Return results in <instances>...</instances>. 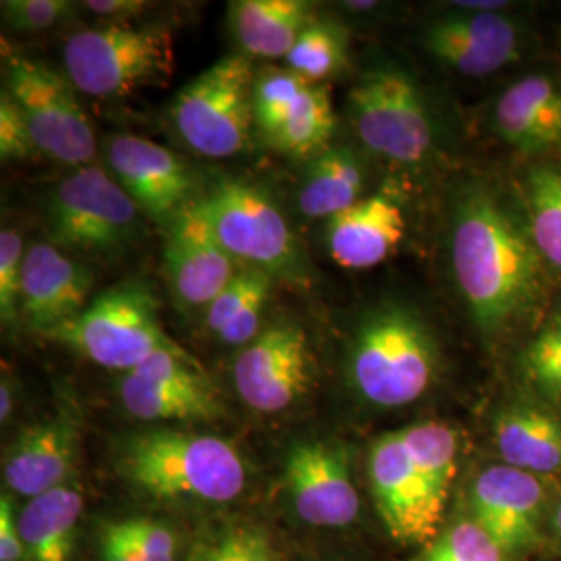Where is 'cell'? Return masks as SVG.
Instances as JSON below:
<instances>
[{"label":"cell","instance_id":"cell-37","mask_svg":"<svg viewBox=\"0 0 561 561\" xmlns=\"http://www.w3.org/2000/svg\"><path fill=\"white\" fill-rule=\"evenodd\" d=\"M38 152L30 123L9 90L0 94V157L2 161H23Z\"/></svg>","mask_w":561,"mask_h":561},{"label":"cell","instance_id":"cell-14","mask_svg":"<svg viewBox=\"0 0 561 561\" xmlns=\"http://www.w3.org/2000/svg\"><path fill=\"white\" fill-rule=\"evenodd\" d=\"M123 408L138 421L198 422L221 419L219 391L192 354H157L119 381Z\"/></svg>","mask_w":561,"mask_h":561},{"label":"cell","instance_id":"cell-35","mask_svg":"<svg viewBox=\"0 0 561 561\" xmlns=\"http://www.w3.org/2000/svg\"><path fill=\"white\" fill-rule=\"evenodd\" d=\"M76 7L67 0H2L0 13L7 30L36 34L59 25L73 15Z\"/></svg>","mask_w":561,"mask_h":561},{"label":"cell","instance_id":"cell-43","mask_svg":"<svg viewBox=\"0 0 561 561\" xmlns=\"http://www.w3.org/2000/svg\"><path fill=\"white\" fill-rule=\"evenodd\" d=\"M553 526H556V530L560 533L561 537V502L558 503V507H556V514H553Z\"/></svg>","mask_w":561,"mask_h":561},{"label":"cell","instance_id":"cell-29","mask_svg":"<svg viewBox=\"0 0 561 561\" xmlns=\"http://www.w3.org/2000/svg\"><path fill=\"white\" fill-rule=\"evenodd\" d=\"M522 208L542 262L561 275V164H533L522 178Z\"/></svg>","mask_w":561,"mask_h":561},{"label":"cell","instance_id":"cell-11","mask_svg":"<svg viewBox=\"0 0 561 561\" xmlns=\"http://www.w3.org/2000/svg\"><path fill=\"white\" fill-rule=\"evenodd\" d=\"M362 144L387 161L414 164L433 148V121L414 80L396 67L373 69L350 90Z\"/></svg>","mask_w":561,"mask_h":561},{"label":"cell","instance_id":"cell-22","mask_svg":"<svg viewBox=\"0 0 561 561\" xmlns=\"http://www.w3.org/2000/svg\"><path fill=\"white\" fill-rule=\"evenodd\" d=\"M495 129L526 157L561 150V83L535 73L505 88L495 104Z\"/></svg>","mask_w":561,"mask_h":561},{"label":"cell","instance_id":"cell-17","mask_svg":"<svg viewBox=\"0 0 561 561\" xmlns=\"http://www.w3.org/2000/svg\"><path fill=\"white\" fill-rule=\"evenodd\" d=\"M547 489L541 477L497 463L472 482L474 522L505 556L522 553L539 541V522Z\"/></svg>","mask_w":561,"mask_h":561},{"label":"cell","instance_id":"cell-18","mask_svg":"<svg viewBox=\"0 0 561 561\" xmlns=\"http://www.w3.org/2000/svg\"><path fill=\"white\" fill-rule=\"evenodd\" d=\"M238 268V262L215 238L194 198L167 227L164 275L173 296L185 308H208L236 277Z\"/></svg>","mask_w":561,"mask_h":561},{"label":"cell","instance_id":"cell-23","mask_svg":"<svg viewBox=\"0 0 561 561\" xmlns=\"http://www.w3.org/2000/svg\"><path fill=\"white\" fill-rule=\"evenodd\" d=\"M403 233L400 206L387 196H370L327 221V248L343 268H373L398 250Z\"/></svg>","mask_w":561,"mask_h":561},{"label":"cell","instance_id":"cell-3","mask_svg":"<svg viewBox=\"0 0 561 561\" xmlns=\"http://www.w3.org/2000/svg\"><path fill=\"white\" fill-rule=\"evenodd\" d=\"M119 468L136 489L161 502L229 503L248 481L245 461L231 443L173 428L127 437Z\"/></svg>","mask_w":561,"mask_h":561},{"label":"cell","instance_id":"cell-30","mask_svg":"<svg viewBox=\"0 0 561 561\" xmlns=\"http://www.w3.org/2000/svg\"><path fill=\"white\" fill-rule=\"evenodd\" d=\"M350 36L345 27L331 20H314L306 25L291 53L285 57L287 69L312 83H322L347 67Z\"/></svg>","mask_w":561,"mask_h":561},{"label":"cell","instance_id":"cell-16","mask_svg":"<svg viewBox=\"0 0 561 561\" xmlns=\"http://www.w3.org/2000/svg\"><path fill=\"white\" fill-rule=\"evenodd\" d=\"M422 46L461 76L484 78L520 59V27L507 13L454 9L424 27Z\"/></svg>","mask_w":561,"mask_h":561},{"label":"cell","instance_id":"cell-25","mask_svg":"<svg viewBox=\"0 0 561 561\" xmlns=\"http://www.w3.org/2000/svg\"><path fill=\"white\" fill-rule=\"evenodd\" d=\"M495 445L503 463L530 474L561 472V421L533 403H512L495 421Z\"/></svg>","mask_w":561,"mask_h":561},{"label":"cell","instance_id":"cell-12","mask_svg":"<svg viewBox=\"0 0 561 561\" xmlns=\"http://www.w3.org/2000/svg\"><path fill=\"white\" fill-rule=\"evenodd\" d=\"M335 111L324 83L291 69L264 67L254 80V125L273 148L294 157L321 154L335 131Z\"/></svg>","mask_w":561,"mask_h":561},{"label":"cell","instance_id":"cell-27","mask_svg":"<svg viewBox=\"0 0 561 561\" xmlns=\"http://www.w3.org/2000/svg\"><path fill=\"white\" fill-rule=\"evenodd\" d=\"M273 277L240 264L236 277L206 308V327L227 345H250L262 333V314L271 296Z\"/></svg>","mask_w":561,"mask_h":561},{"label":"cell","instance_id":"cell-5","mask_svg":"<svg viewBox=\"0 0 561 561\" xmlns=\"http://www.w3.org/2000/svg\"><path fill=\"white\" fill-rule=\"evenodd\" d=\"M65 76L92 99H123L173 76L175 41L162 23H104L71 34Z\"/></svg>","mask_w":561,"mask_h":561},{"label":"cell","instance_id":"cell-24","mask_svg":"<svg viewBox=\"0 0 561 561\" xmlns=\"http://www.w3.org/2000/svg\"><path fill=\"white\" fill-rule=\"evenodd\" d=\"M314 18L306 0H236L229 4V27L250 59H285Z\"/></svg>","mask_w":561,"mask_h":561},{"label":"cell","instance_id":"cell-28","mask_svg":"<svg viewBox=\"0 0 561 561\" xmlns=\"http://www.w3.org/2000/svg\"><path fill=\"white\" fill-rule=\"evenodd\" d=\"M364 169L350 148H329L310 162L300 185V210L310 219H331L362 201Z\"/></svg>","mask_w":561,"mask_h":561},{"label":"cell","instance_id":"cell-8","mask_svg":"<svg viewBox=\"0 0 561 561\" xmlns=\"http://www.w3.org/2000/svg\"><path fill=\"white\" fill-rule=\"evenodd\" d=\"M196 204L236 262L261 268L273 279L300 277V243L277 204L259 187L221 178L196 198Z\"/></svg>","mask_w":561,"mask_h":561},{"label":"cell","instance_id":"cell-10","mask_svg":"<svg viewBox=\"0 0 561 561\" xmlns=\"http://www.w3.org/2000/svg\"><path fill=\"white\" fill-rule=\"evenodd\" d=\"M4 90L23 108L38 152L78 169L96 157L92 123L67 76L42 60L11 55L4 60Z\"/></svg>","mask_w":561,"mask_h":561},{"label":"cell","instance_id":"cell-26","mask_svg":"<svg viewBox=\"0 0 561 561\" xmlns=\"http://www.w3.org/2000/svg\"><path fill=\"white\" fill-rule=\"evenodd\" d=\"M81 510L80 491L69 484L30 500L18 518L27 560H71Z\"/></svg>","mask_w":561,"mask_h":561},{"label":"cell","instance_id":"cell-32","mask_svg":"<svg viewBox=\"0 0 561 561\" xmlns=\"http://www.w3.org/2000/svg\"><path fill=\"white\" fill-rule=\"evenodd\" d=\"M185 561H280V558L262 526L238 522L196 542Z\"/></svg>","mask_w":561,"mask_h":561},{"label":"cell","instance_id":"cell-21","mask_svg":"<svg viewBox=\"0 0 561 561\" xmlns=\"http://www.w3.org/2000/svg\"><path fill=\"white\" fill-rule=\"evenodd\" d=\"M78 443V426L65 416L23 428L4 456V484L27 500L59 489L76 466Z\"/></svg>","mask_w":561,"mask_h":561},{"label":"cell","instance_id":"cell-36","mask_svg":"<svg viewBox=\"0 0 561 561\" xmlns=\"http://www.w3.org/2000/svg\"><path fill=\"white\" fill-rule=\"evenodd\" d=\"M117 526L140 561H175L178 539L173 530L162 522L127 518L117 522Z\"/></svg>","mask_w":561,"mask_h":561},{"label":"cell","instance_id":"cell-34","mask_svg":"<svg viewBox=\"0 0 561 561\" xmlns=\"http://www.w3.org/2000/svg\"><path fill=\"white\" fill-rule=\"evenodd\" d=\"M25 254L20 233L4 227L0 233V319L4 327L20 324Z\"/></svg>","mask_w":561,"mask_h":561},{"label":"cell","instance_id":"cell-20","mask_svg":"<svg viewBox=\"0 0 561 561\" xmlns=\"http://www.w3.org/2000/svg\"><path fill=\"white\" fill-rule=\"evenodd\" d=\"M92 271L53 243H34L25 254L20 324L48 335L76 319L90 304Z\"/></svg>","mask_w":561,"mask_h":561},{"label":"cell","instance_id":"cell-33","mask_svg":"<svg viewBox=\"0 0 561 561\" xmlns=\"http://www.w3.org/2000/svg\"><path fill=\"white\" fill-rule=\"evenodd\" d=\"M419 561H505V553L474 520L451 526Z\"/></svg>","mask_w":561,"mask_h":561},{"label":"cell","instance_id":"cell-1","mask_svg":"<svg viewBox=\"0 0 561 561\" xmlns=\"http://www.w3.org/2000/svg\"><path fill=\"white\" fill-rule=\"evenodd\" d=\"M451 264L470 319L484 337L520 327L545 296L547 264L524 215L482 183H470L458 194Z\"/></svg>","mask_w":561,"mask_h":561},{"label":"cell","instance_id":"cell-6","mask_svg":"<svg viewBox=\"0 0 561 561\" xmlns=\"http://www.w3.org/2000/svg\"><path fill=\"white\" fill-rule=\"evenodd\" d=\"M44 340L60 343L102 368L123 373L157 354H190L164 331L152 289L136 280L111 287Z\"/></svg>","mask_w":561,"mask_h":561},{"label":"cell","instance_id":"cell-2","mask_svg":"<svg viewBox=\"0 0 561 561\" xmlns=\"http://www.w3.org/2000/svg\"><path fill=\"white\" fill-rule=\"evenodd\" d=\"M456 428L419 422L370 445L368 479L382 522L401 542L433 541L458 472Z\"/></svg>","mask_w":561,"mask_h":561},{"label":"cell","instance_id":"cell-15","mask_svg":"<svg viewBox=\"0 0 561 561\" xmlns=\"http://www.w3.org/2000/svg\"><path fill=\"white\" fill-rule=\"evenodd\" d=\"M106 162L140 213L164 229L194 201L185 162L157 141L129 134L115 136L106 141Z\"/></svg>","mask_w":561,"mask_h":561},{"label":"cell","instance_id":"cell-31","mask_svg":"<svg viewBox=\"0 0 561 561\" xmlns=\"http://www.w3.org/2000/svg\"><path fill=\"white\" fill-rule=\"evenodd\" d=\"M522 375L545 400L561 403V310H556L520 354Z\"/></svg>","mask_w":561,"mask_h":561},{"label":"cell","instance_id":"cell-38","mask_svg":"<svg viewBox=\"0 0 561 561\" xmlns=\"http://www.w3.org/2000/svg\"><path fill=\"white\" fill-rule=\"evenodd\" d=\"M23 541H21L20 526L13 516V503L2 495L0 500V561L23 560Z\"/></svg>","mask_w":561,"mask_h":561},{"label":"cell","instance_id":"cell-4","mask_svg":"<svg viewBox=\"0 0 561 561\" xmlns=\"http://www.w3.org/2000/svg\"><path fill=\"white\" fill-rule=\"evenodd\" d=\"M437 343L421 317L398 304L362 319L350 347V379L364 400L400 408L422 398L437 375Z\"/></svg>","mask_w":561,"mask_h":561},{"label":"cell","instance_id":"cell-9","mask_svg":"<svg viewBox=\"0 0 561 561\" xmlns=\"http://www.w3.org/2000/svg\"><path fill=\"white\" fill-rule=\"evenodd\" d=\"M50 238L60 250L113 256L140 240V208L96 164L76 169L50 192Z\"/></svg>","mask_w":561,"mask_h":561},{"label":"cell","instance_id":"cell-39","mask_svg":"<svg viewBox=\"0 0 561 561\" xmlns=\"http://www.w3.org/2000/svg\"><path fill=\"white\" fill-rule=\"evenodd\" d=\"M85 11L106 20V23H131L144 13L146 2L141 0H88Z\"/></svg>","mask_w":561,"mask_h":561},{"label":"cell","instance_id":"cell-41","mask_svg":"<svg viewBox=\"0 0 561 561\" xmlns=\"http://www.w3.org/2000/svg\"><path fill=\"white\" fill-rule=\"evenodd\" d=\"M15 410V389H13V379L11 377H2L0 385V421L2 424L11 419Z\"/></svg>","mask_w":561,"mask_h":561},{"label":"cell","instance_id":"cell-13","mask_svg":"<svg viewBox=\"0 0 561 561\" xmlns=\"http://www.w3.org/2000/svg\"><path fill=\"white\" fill-rule=\"evenodd\" d=\"M312 379L310 340L300 324L291 321L264 329L233 364V382L241 400L261 414H279L296 405Z\"/></svg>","mask_w":561,"mask_h":561},{"label":"cell","instance_id":"cell-19","mask_svg":"<svg viewBox=\"0 0 561 561\" xmlns=\"http://www.w3.org/2000/svg\"><path fill=\"white\" fill-rule=\"evenodd\" d=\"M296 512L301 520L319 528H343L358 518L360 500L352 482L345 451L324 442L291 447L285 460Z\"/></svg>","mask_w":561,"mask_h":561},{"label":"cell","instance_id":"cell-7","mask_svg":"<svg viewBox=\"0 0 561 561\" xmlns=\"http://www.w3.org/2000/svg\"><path fill=\"white\" fill-rule=\"evenodd\" d=\"M254 80L248 55H227L183 85L169 111L181 140L208 159L241 152L254 125Z\"/></svg>","mask_w":561,"mask_h":561},{"label":"cell","instance_id":"cell-40","mask_svg":"<svg viewBox=\"0 0 561 561\" xmlns=\"http://www.w3.org/2000/svg\"><path fill=\"white\" fill-rule=\"evenodd\" d=\"M102 561H140L134 547L123 537L117 522H108L102 528Z\"/></svg>","mask_w":561,"mask_h":561},{"label":"cell","instance_id":"cell-42","mask_svg":"<svg viewBox=\"0 0 561 561\" xmlns=\"http://www.w3.org/2000/svg\"><path fill=\"white\" fill-rule=\"evenodd\" d=\"M345 7L352 11H373L377 4L375 2H345Z\"/></svg>","mask_w":561,"mask_h":561}]
</instances>
